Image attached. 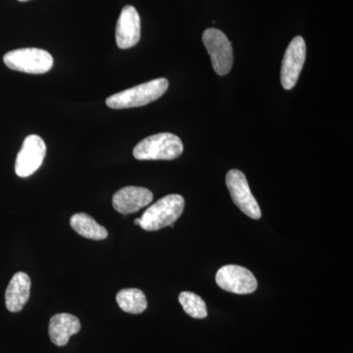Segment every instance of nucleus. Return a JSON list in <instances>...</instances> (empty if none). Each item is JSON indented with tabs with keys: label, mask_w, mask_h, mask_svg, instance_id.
I'll list each match as a JSON object with an SVG mask.
<instances>
[{
	"label": "nucleus",
	"mask_w": 353,
	"mask_h": 353,
	"mask_svg": "<svg viewBox=\"0 0 353 353\" xmlns=\"http://www.w3.org/2000/svg\"><path fill=\"white\" fill-rule=\"evenodd\" d=\"M152 192L145 188L125 187L115 192L112 199L113 208L121 214H132L152 203Z\"/></svg>",
	"instance_id": "obj_11"
},
{
	"label": "nucleus",
	"mask_w": 353,
	"mask_h": 353,
	"mask_svg": "<svg viewBox=\"0 0 353 353\" xmlns=\"http://www.w3.org/2000/svg\"><path fill=\"white\" fill-rule=\"evenodd\" d=\"M167 79L159 78L128 88L106 99V105L112 109L139 108L157 101L168 90Z\"/></svg>",
	"instance_id": "obj_1"
},
{
	"label": "nucleus",
	"mask_w": 353,
	"mask_h": 353,
	"mask_svg": "<svg viewBox=\"0 0 353 353\" xmlns=\"http://www.w3.org/2000/svg\"><path fill=\"white\" fill-rule=\"evenodd\" d=\"M3 61L9 69L28 74H44L53 66L50 53L34 48L9 51L4 55Z\"/></svg>",
	"instance_id": "obj_4"
},
{
	"label": "nucleus",
	"mask_w": 353,
	"mask_h": 353,
	"mask_svg": "<svg viewBox=\"0 0 353 353\" xmlns=\"http://www.w3.org/2000/svg\"><path fill=\"white\" fill-rule=\"evenodd\" d=\"M141 39V18L134 6L122 9L116 26V43L121 50L136 46Z\"/></svg>",
	"instance_id": "obj_10"
},
{
	"label": "nucleus",
	"mask_w": 353,
	"mask_h": 353,
	"mask_svg": "<svg viewBox=\"0 0 353 353\" xmlns=\"http://www.w3.org/2000/svg\"><path fill=\"white\" fill-rule=\"evenodd\" d=\"M139 223H141V219H139V218H138V219L134 220V224L139 225Z\"/></svg>",
	"instance_id": "obj_17"
},
{
	"label": "nucleus",
	"mask_w": 353,
	"mask_h": 353,
	"mask_svg": "<svg viewBox=\"0 0 353 353\" xmlns=\"http://www.w3.org/2000/svg\"><path fill=\"white\" fill-rule=\"evenodd\" d=\"M182 141L170 132H160L139 141L134 148L138 160H173L182 154Z\"/></svg>",
	"instance_id": "obj_3"
},
{
	"label": "nucleus",
	"mask_w": 353,
	"mask_h": 353,
	"mask_svg": "<svg viewBox=\"0 0 353 353\" xmlns=\"http://www.w3.org/2000/svg\"><path fill=\"white\" fill-rule=\"evenodd\" d=\"M226 185L234 204L248 217L254 220L260 219L261 210L250 192L245 174L236 169L228 172Z\"/></svg>",
	"instance_id": "obj_7"
},
{
	"label": "nucleus",
	"mask_w": 353,
	"mask_h": 353,
	"mask_svg": "<svg viewBox=\"0 0 353 353\" xmlns=\"http://www.w3.org/2000/svg\"><path fill=\"white\" fill-rule=\"evenodd\" d=\"M179 301L185 312L196 319H204L208 316L205 301L201 296L190 292H181Z\"/></svg>",
	"instance_id": "obj_16"
},
{
	"label": "nucleus",
	"mask_w": 353,
	"mask_h": 353,
	"mask_svg": "<svg viewBox=\"0 0 353 353\" xmlns=\"http://www.w3.org/2000/svg\"><path fill=\"white\" fill-rule=\"evenodd\" d=\"M305 58V41L301 37H296L285 50L281 68V83L285 90H292L296 85Z\"/></svg>",
	"instance_id": "obj_9"
},
{
	"label": "nucleus",
	"mask_w": 353,
	"mask_h": 353,
	"mask_svg": "<svg viewBox=\"0 0 353 353\" xmlns=\"http://www.w3.org/2000/svg\"><path fill=\"white\" fill-rule=\"evenodd\" d=\"M46 154L43 139L37 134H30L25 139L17 155L15 172L21 178H27L34 173L43 164Z\"/></svg>",
	"instance_id": "obj_8"
},
{
	"label": "nucleus",
	"mask_w": 353,
	"mask_h": 353,
	"mask_svg": "<svg viewBox=\"0 0 353 353\" xmlns=\"http://www.w3.org/2000/svg\"><path fill=\"white\" fill-rule=\"evenodd\" d=\"M70 225L76 233L88 240L102 241L108 236V230L85 213L72 216Z\"/></svg>",
	"instance_id": "obj_14"
},
{
	"label": "nucleus",
	"mask_w": 353,
	"mask_h": 353,
	"mask_svg": "<svg viewBox=\"0 0 353 353\" xmlns=\"http://www.w3.org/2000/svg\"><path fill=\"white\" fill-rule=\"evenodd\" d=\"M18 1L25 2V1H29V0H18Z\"/></svg>",
	"instance_id": "obj_18"
},
{
	"label": "nucleus",
	"mask_w": 353,
	"mask_h": 353,
	"mask_svg": "<svg viewBox=\"0 0 353 353\" xmlns=\"http://www.w3.org/2000/svg\"><path fill=\"white\" fill-rule=\"evenodd\" d=\"M81 327L80 320L76 316L69 313H59L51 317L48 334L55 345L64 347L72 336L80 332Z\"/></svg>",
	"instance_id": "obj_13"
},
{
	"label": "nucleus",
	"mask_w": 353,
	"mask_h": 353,
	"mask_svg": "<svg viewBox=\"0 0 353 353\" xmlns=\"http://www.w3.org/2000/svg\"><path fill=\"white\" fill-rule=\"evenodd\" d=\"M215 280L221 289L238 294H252L259 285L252 272L239 265L221 267Z\"/></svg>",
	"instance_id": "obj_6"
},
{
	"label": "nucleus",
	"mask_w": 353,
	"mask_h": 353,
	"mask_svg": "<svg viewBox=\"0 0 353 353\" xmlns=\"http://www.w3.org/2000/svg\"><path fill=\"white\" fill-rule=\"evenodd\" d=\"M31 278L18 272L11 279L6 292V305L10 312H20L28 303L31 294Z\"/></svg>",
	"instance_id": "obj_12"
},
{
	"label": "nucleus",
	"mask_w": 353,
	"mask_h": 353,
	"mask_svg": "<svg viewBox=\"0 0 353 353\" xmlns=\"http://www.w3.org/2000/svg\"><path fill=\"white\" fill-rule=\"evenodd\" d=\"M202 41L211 58L213 69L218 75L225 76L233 66V48L226 34L220 30H206L202 34Z\"/></svg>",
	"instance_id": "obj_5"
},
{
	"label": "nucleus",
	"mask_w": 353,
	"mask_h": 353,
	"mask_svg": "<svg viewBox=\"0 0 353 353\" xmlns=\"http://www.w3.org/2000/svg\"><path fill=\"white\" fill-rule=\"evenodd\" d=\"M185 199L180 194H169L162 197L146 209L139 219V226L145 231H158L165 227H173L174 223L182 215Z\"/></svg>",
	"instance_id": "obj_2"
},
{
	"label": "nucleus",
	"mask_w": 353,
	"mask_h": 353,
	"mask_svg": "<svg viewBox=\"0 0 353 353\" xmlns=\"http://www.w3.org/2000/svg\"><path fill=\"white\" fill-rule=\"evenodd\" d=\"M116 301L124 312L130 314H141L148 308L145 294L138 289L120 290L116 296Z\"/></svg>",
	"instance_id": "obj_15"
}]
</instances>
